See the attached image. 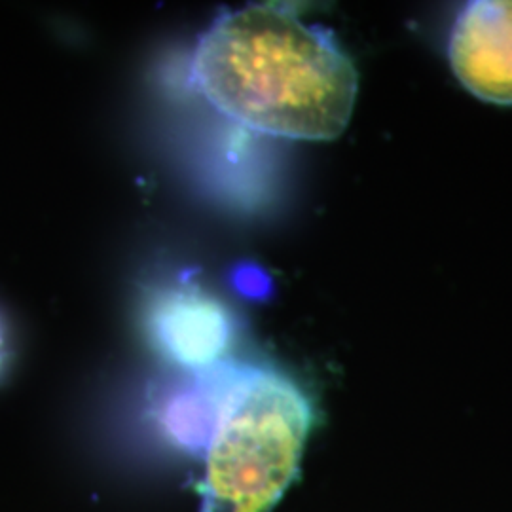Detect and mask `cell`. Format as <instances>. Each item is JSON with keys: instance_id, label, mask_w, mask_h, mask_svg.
Instances as JSON below:
<instances>
[{"instance_id": "cell-1", "label": "cell", "mask_w": 512, "mask_h": 512, "mask_svg": "<svg viewBox=\"0 0 512 512\" xmlns=\"http://www.w3.org/2000/svg\"><path fill=\"white\" fill-rule=\"evenodd\" d=\"M192 73L239 126L293 141L338 139L359 92L357 69L329 29L274 2L222 14L200 38Z\"/></svg>"}, {"instance_id": "cell-2", "label": "cell", "mask_w": 512, "mask_h": 512, "mask_svg": "<svg viewBox=\"0 0 512 512\" xmlns=\"http://www.w3.org/2000/svg\"><path fill=\"white\" fill-rule=\"evenodd\" d=\"M213 374L219 420L205 454L202 512H270L300 469L311 401L268 366L217 365Z\"/></svg>"}, {"instance_id": "cell-3", "label": "cell", "mask_w": 512, "mask_h": 512, "mask_svg": "<svg viewBox=\"0 0 512 512\" xmlns=\"http://www.w3.org/2000/svg\"><path fill=\"white\" fill-rule=\"evenodd\" d=\"M450 67L480 101L512 105V0H473L454 21Z\"/></svg>"}, {"instance_id": "cell-4", "label": "cell", "mask_w": 512, "mask_h": 512, "mask_svg": "<svg viewBox=\"0 0 512 512\" xmlns=\"http://www.w3.org/2000/svg\"><path fill=\"white\" fill-rule=\"evenodd\" d=\"M150 334L165 359L205 372L220 365L232 346L234 323L219 300L184 289L160 298L150 315Z\"/></svg>"}, {"instance_id": "cell-5", "label": "cell", "mask_w": 512, "mask_h": 512, "mask_svg": "<svg viewBox=\"0 0 512 512\" xmlns=\"http://www.w3.org/2000/svg\"><path fill=\"white\" fill-rule=\"evenodd\" d=\"M213 368L171 393L160 414L165 437L196 458H205L219 420V391Z\"/></svg>"}, {"instance_id": "cell-6", "label": "cell", "mask_w": 512, "mask_h": 512, "mask_svg": "<svg viewBox=\"0 0 512 512\" xmlns=\"http://www.w3.org/2000/svg\"><path fill=\"white\" fill-rule=\"evenodd\" d=\"M14 361V340H12V330L8 325V319L0 311V384L8 376L10 366Z\"/></svg>"}]
</instances>
